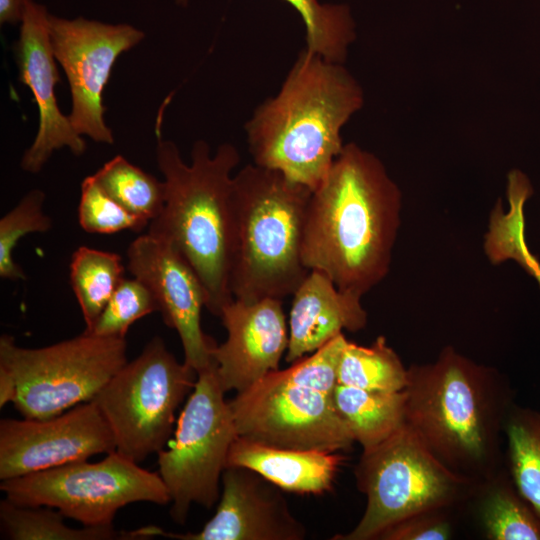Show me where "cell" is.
I'll return each mask as SVG.
<instances>
[{
  "label": "cell",
  "mask_w": 540,
  "mask_h": 540,
  "mask_svg": "<svg viewBox=\"0 0 540 540\" xmlns=\"http://www.w3.org/2000/svg\"><path fill=\"white\" fill-rule=\"evenodd\" d=\"M402 196L383 162L347 143L308 204L302 261L363 296L390 270Z\"/></svg>",
  "instance_id": "6da1fadb"
},
{
  "label": "cell",
  "mask_w": 540,
  "mask_h": 540,
  "mask_svg": "<svg viewBox=\"0 0 540 540\" xmlns=\"http://www.w3.org/2000/svg\"><path fill=\"white\" fill-rule=\"evenodd\" d=\"M404 392L406 423L447 468L477 484L501 469L514 404L496 369L447 346L433 362L408 368Z\"/></svg>",
  "instance_id": "7a4b0ae2"
},
{
  "label": "cell",
  "mask_w": 540,
  "mask_h": 540,
  "mask_svg": "<svg viewBox=\"0 0 540 540\" xmlns=\"http://www.w3.org/2000/svg\"><path fill=\"white\" fill-rule=\"evenodd\" d=\"M363 104L361 85L342 63L304 49L277 94L244 125L254 164L313 191L343 150V127Z\"/></svg>",
  "instance_id": "3957f363"
},
{
  "label": "cell",
  "mask_w": 540,
  "mask_h": 540,
  "mask_svg": "<svg viewBox=\"0 0 540 540\" xmlns=\"http://www.w3.org/2000/svg\"><path fill=\"white\" fill-rule=\"evenodd\" d=\"M156 161L164 176L165 202L148 234L170 244L192 266L207 294V310L220 316L234 300L230 289L231 188L238 149L221 144L214 155L194 142L187 164L171 140L158 138Z\"/></svg>",
  "instance_id": "277c9868"
},
{
  "label": "cell",
  "mask_w": 540,
  "mask_h": 540,
  "mask_svg": "<svg viewBox=\"0 0 540 540\" xmlns=\"http://www.w3.org/2000/svg\"><path fill=\"white\" fill-rule=\"evenodd\" d=\"M311 193L254 163L233 175L230 289L235 299L283 300L306 277L302 244Z\"/></svg>",
  "instance_id": "5b68a950"
},
{
  "label": "cell",
  "mask_w": 540,
  "mask_h": 540,
  "mask_svg": "<svg viewBox=\"0 0 540 540\" xmlns=\"http://www.w3.org/2000/svg\"><path fill=\"white\" fill-rule=\"evenodd\" d=\"M354 474L366 508L350 532L333 540H377L414 514L462 505L478 486L442 464L406 422L379 445L363 450Z\"/></svg>",
  "instance_id": "8992f818"
},
{
  "label": "cell",
  "mask_w": 540,
  "mask_h": 540,
  "mask_svg": "<svg viewBox=\"0 0 540 540\" xmlns=\"http://www.w3.org/2000/svg\"><path fill=\"white\" fill-rule=\"evenodd\" d=\"M197 372L180 363L159 336L103 386L92 401L114 436L116 451L139 463L164 449L175 414L192 392Z\"/></svg>",
  "instance_id": "52a82bcc"
},
{
  "label": "cell",
  "mask_w": 540,
  "mask_h": 540,
  "mask_svg": "<svg viewBox=\"0 0 540 540\" xmlns=\"http://www.w3.org/2000/svg\"><path fill=\"white\" fill-rule=\"evenodd\" d=\"M125 338L83 332L42 348H24L0 337V365L13 374L16 410L28 419H47L91 401L127 363Z\"/></svg>",
  "instance_id": "ba28073f"
},
{
  "label": "cell",
  "mask_w": 540,
  "mask_h": 540,
  "mask_svg": "<svg viewBox=\"0 0 540 540\" xmlns=\"http://www.w3.org/2000/svg\"><path fill=\"white\" fill-rule=\"evenodd\" d=\"M213 362L197 373L195 386L179 415L168 449L158 455V473L171 498L170 515L184 524L193 503L211 508L238 436Z\"/></svg>",
  "instance_id": "9c48e42d"
},
{
  "label": "cell",
  "mask_w": 540,
  "mask_h": 540,
  "mask_svg": "<svg viewBox=\"0 0 540 540\" xmlns=\"http://www.w3.org/2000/svg\"><path fill=\"white\" fill-rule=\"evenodd\" d=\"M9 501L47 506L84 526H111L117 511L135 502H171L159 473L113 451L98 462L80 461L2 480Z\"/></svg>",
  "instance_id": "30bf717a"
},
{
  "label": "cell",
  "mask_w": 540,
  "mask_h": 540,
  "mask_svg": "<svg viewBox=\"0 0 540 540\" xmlns=\"http://www.w3.org/2000/svg\"><path fill=\"white\" fill-rule=\"evenodd\" d=\"M238 436L266 445L337 452L353 435L336 410L333 396L269 372L228 401Z\"/></svg>",
  "instance_id": "8fae6325"
},
{
  "label": "cell",
  "mask_w": 540,
  "mask_h": 540,
  "mask_svg": "<svg viewBox=\"0 0 540 540\" xmlns=\"http://www.w3.org/2000/svg\"><path fill=\"white\" fill-rule=\"evenodd\" d=\"M145 37L126 23L110 24L84 17L49 15V38L71 92L68 115L75 131L98 143L113 144L112 130L104 120V87L118 57Z\"/></svg>",
  "instance_id": "7c38bea8"
},
{
  "label": "cell",
  "mask_w": 540,
  "mask_h": 540,
  "mask_svg": "<svg viewBox=\"0 0 540 540\" xmlns=\"http://www.w3.org/2000/svg\"><path fill=\"white\" fill-rule=\"evenodd\" d=\"M113 451L114 436L92 400L47 419L0 421L1 481Z\"/></svg>",
  "instance_id": "4fadbf2b"
},
{
  "label": "cell",
  "mask_w": 540,
  "mask_h": 540,
  "mask_svg": "<svg viewBox=\"0 0 540 540\" xmlns=\"http://www.w3.org/2000/svg\"><path fill=\"white\" fill-rule=\"evenodd\" d=\"M127 258L133 277L155 297L164 323L176 330L184 362L197 373L208 367L217 343L201 327L207 294L192 266L170 244L148 233L130 244Z\"/></svg>",
  "instance_id": "5bb4252c"
},
{
  "label": "cell",
  "mask_w": 540,
  "mask_h": 540,
  "mask_svg": "<svg viewBox=\"0 0 540 540\" xmlns=\"http://www.w3.org/2000/svg\"><path fill=\"white\" fill-rule=\"evenodd\" d=\"M214 516L198 532H168L145 526L133 530L140 539L163 536L178 540H303L306 528L291 512L281 489L257 472L228 466Z\"/></svg>",
  "instance_id": "9a60e30c"
},
{
  "label": "cell",
  "mask_w": 540,
  "mask_h": 540,
  "mask_svg": "<svg viewBox=\"0 0 540 540\" xmlns=\"http://www.w3.org/2000/svg\"><path fill=\"white\" fill-rule=\"evenodd\" d=\"M49 15L44 5L29 0L14 47L19 81L31 91L39 114L35 139L20 162L21 168L32 174L40 172L57 150L68 148L75 156H81L87 148L86 141L57 104L55 86L60 77L50 44Z\"/></svg>",
  "instance_id": "2e32d148"
},
{
  "label": "cell",
  "mask_w": 540,
  "mask_h": 540,
  "mask_svg": "<svg viewBox=\"0 0 540 540\" xmlns=\"http://www.w3.org/2000/svg\"><path fill=\"white\" fill-rule=\"evenodd\" d=\"M227 339L212 352L222 390L245 391L269 372L279 369L287 351L289 331L282 300L255 302L235 299L219 316Z\"/></svg>",
  "instance_id": "e0dca14e"
},
{
  "label": "cell",
  "mask_w": 540,
  "mask_h": 540,
  "mask_svg": "<svg viewBox=\"0 0 540 540\" xmlns=\"http://www.w3.org/2000/svg\"><path fill=\"white\" fill-rule=\"evenodd\" d=\"M292 295L287 362L315 352L343 330L356 332L366 327L368 316L361 296L340 290L319 270H309Z\"/></svg>",
  "instance_id": "ac0fdd59"
},
{
  "label": "cell",
  "mask_w": 540,
  "mask_h": 540,
  "mask_svg": "<svg viewBox=\"0 0 540 540\" xmlns=\"http://www.w3.org/2000/svg\"><path fill=\"white\" fill-rule=\"evenodd\" d=\"M342 460L335 452L280 448L237 436L226 467L251 469L283 491L321 495L332 490Z\"/></svg>",
  "instance_id": "d6986e66"
},
{
  "label": "cell",
  "mask_w": 540,
  "mask_h": 540,
  "mask_svg": "<svg viewBox=\"0 0 540 540\" xmlns=\"http://www.w3.org/2000/svg\"><path fill=\"white\" fill-rule=\"evenodd\" d=\"M472 497L486 539L540 540V517L519 493L508 471L500 469L478 484Z\"/></svg>",
  "instance_id": "ffe728a7"
},
{
  "label": "cell",
  "mask_w": 540,
  "mask_h": 540,
  "mask_svg": "<svg viewBox=\"0 0 540 540\" xmlns=\"http://www.w3.org/2000/svg\"><path fill=\"white\" fill-rule=\"evenodd\" d=\"M340 417L355 442L371 449L397 432L406 422V395L337 384L333 394Z\"/></svg>",
  "instance_id": "44dd1931"
},
{
  "label": "cell",
  "mask_w": 540,
  "mask_h": 540,
  "mask_svg": "<svg viewBox=\"0 0 540 540\" xmlns=\"http://www.w3.org/2000/svg\"><path fill=\"white\" fill-rule=\"evenodd\" d=\"M61 512L47 506H25L8 499L0 502L1 526L12 540H135L132 531L111 526H67Z\"/></svg>",
  "instance_id": "7402d4cb"
},
{
  "label": "cell",
  "mask_w": 540,
  "mask_h": 540,
  "mask_svg": "<svg viewBox=\"0 0 540 540\" xmlns=\"http://www.w3.org/2000/svg\"><path fill=\"white\" fill-rule=\"evenodd\" d=\"M125 267L119 254L87 246L77 248L70 262V283L89 332L118 284Z\"/></svg>",
  "instance_id": "603a6c76"
},
{
  "label": "cell",
  "mask_w": 540,
  "mask_h": 540,
  "mask_svg": "<svg viewBox=\"0 0 540 540\" xmlns=\"http://www.w3.org/2000/svg\"><path fill=\"white\" fill-rule=\"evenodd\" d=\"M508 472L540 517V411L513 405L505 423Z\"/></svg>",
  "instance_id": "cb8c5ba5"
},
{
  "label": "cell",
  "mask_w": 540,
  "mask_h": 540,
  "mask_svg": "<svg viewBox=\"0 0 540 540\" xmlns=\"http://www.w3.org/2000/svg\"><path fill=\"white\" fill-rule=\"evenodd\" d=\"M408 368L379 336L370 346L348 341L338 366L337 383L364 390L399 392L407 384Z\"/></svg>",
  "instance_id": "d4e9b609"
},
{
  "label": "cell",
  "mask_w": 540,
  "mask_h": 540,
  "mask_svg": "<svg viewBox=\"0 0 540 540\" xmlns=\"http://www.w3.org/2000/svg\"><path fill=\"white\" fill-rule=\"evenodd\" d=\"M185 6L189 0H175ZM301 16L306 31V50L324 59L344 63L356 38L350 9L345 4H322L318 0H283Z\"/></svg>",
  "instance_id": "484cf974"
},
{
  "label": "cell",
  "mask_w": 540,
  "mask_h": 540,
  "mask_svg": "<svg viewBox=\"0 0 540 540\" xmlns=\"http://www.w3.org/2000/svg\"><path fill=\"white\" fill-rule=\"evenodd\" d=\"M102 189L129 213L149 223L162 211L165 183L116 155L95 174Z\"/></svg>",
  "instance_id": "4316f807"
},
{
  "label": "cell",
  "mask_w": 540,
  "mask_h": 540,
  "mask_svg": "<svg viewBox=\"0 0 540 540\" xmlns=\"http://www.w3.org/2000/svg\"><path fill=\"white\" fill-rule=\"evenodd\" d=\"M507 198V212L503 211L498 202L491 213L484 244L486 255L494 264L509 259L516 261L535 279L540 289V262L529 250L525 239L524 206L530 193L516 186L507 191Z\"/></svg>",
  "instance_id": "83f0119b"
},
{
  "label": "cell",
  "mask_w": 540,
  "mask_h": 540,
  "mask_svg": "<svg viewBox=\"0 0 540 540\" xmlns=\"http://www.w3.org/2000/svg\"><path fill=\"white\" fill-rule=\"evenodd\" d=\"M45 193L29 191L18 204L0 219V277L9 280L26 278L14 261L13 251L20 239L30 233H45L52 227L51 218L43 211Z\"/></svg>",
  "instance_id": "f1b7e54d"
},
{
  "label": "cell",
  "mask_w": 540,
  "mask_h": 540,
  "mask_svg": "<svg viewBox=\"0 0 540 540\" xmlns=\"http://www.w3.org/2000/svg\"><path fill=\"white\" fill-rule=\"evenodd\" d=\"M155 311L158 304L148 287L135 277L123 278L88 333L125 338L134 322Z\"/></svg>",
  "instance_id": "f546056e"
},
{
  "label": "cell",
  "mask_w": 540,
  "mask_h": 540,
  "mask_svg": "<svg viewBox=\"0 0 540 540\" xmlns=\"http://www.w3.org/2000/svg\"><path fill=\"white\" fill-rule=\"evenodd\" d=\"M78 221L88 233L113 234L124 230L142 231L149 222L129 213L99 185L94 175L81 183Z\"/></svg>",
  "instance_id": "4dcf8cb0"
},
{
  "label": "cell",
  "mask_w": 540,
  "mask_h": 540,
  "mask_svg": "<svg viewBox=\"0 0 540 540\" xmlns=\"http://www.w3.org/2000/svg\"><path fill=\"white\" fill-rule=\"evenodd\" d=\"M347 342L342 333L280 373L291 383L333 396L338 384V366Z\"/></svg>",
  "instance_id": "1f68e13d"
},
{
  "label": "cell",
  "mask_w": 540,
  "mask_h": 540,
  "mask_svg": "<svg viewBox=\"0 0 540 540\" xmlns=\"http://www.w3.org/2000/svg\"><path fill=\"white\" fill-rule=\"evenodd\" d=\"M450 510L414 514L384 530L377 540H446L452 536Z\"/></svg>",
  "instance_id": "d6a6232c"
},
{
  "label": "cell",
  "mask_w": 540,
  "mask_h": 540,
  "mask_svg": "<svg viewBox=\"0 0 540 540\" xmlns=\"http://www.w3.org/2000/svg\"><path fill=\"white\" fill-rule=\"evenodd\" d=\"M28 1L0 0V24L20 23Z\"/></svg>",
  "instance_id": "836d02e7"
},
{
  "label": "cell",
  "mask_w": 540,
  "mask_h": 540,
  "mask_svg": "<svg viewBox=\"0 0 540 540\" xmlns=\"http://www.w3.org/2000/svg\"><path fill=\"white\" fill-rule=\"evenodd\" d=\"M17 394V384L8 368L0 365V407L13 402Z\"/></svg>",
  "instance_id": "e575fe53"
}]
</instances>
